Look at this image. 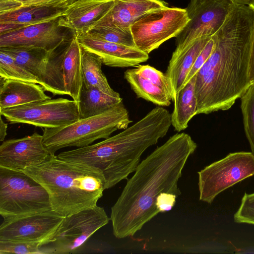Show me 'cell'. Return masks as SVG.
Listing matches in <instances>:
<instances>
[{
    "mask_svg": "<svg viewBox=\"0 0 254 254\" xmlns=\"http://www.w3.org/2000/svg\"><path fill=\"white\" fill-rule=\"evenodd\" d=\"M254 34V9L234 4L211 37L214 49L195 76L197 115L230 108L251 84L249 62Z\"/></svg>",
    "mask_w": 254,
    "mask_h": 254,
    "instance_id": "1",
    "label": "cell"
},
{
    "mask_svg": "<svg viewBox=\"0 0 254 254\" xmlns=\"http://www.w3.org/2000/svg\"><path fill=\"white\" fill-rule=\"evenodd\" d=\"M197 145L185 132L171 136L139 163L111 208L114 235L133 236L156 215V202L162 192L181 194L178 183Z\"/></svg>",
    "mask_w": 254,
    "mask_h": 254,
    "instance_id": "2",
    "label": "cell"
},
{
    "mask_svg": "<svg viewBox=\"0 0 254 254\" xmlns=\"http://www.w3.org/2000/svg\"><path fill=\"white\" fill-rule=\"evenodd\" d=\"M171 126L169 112L158 106L119 133L94 144L62 152L57 157L100 169L104 189H110L135 171L142 154L164 137Z\"/></svg>",
    "mask_w": 254,
    "mask_h": 254,
    "instance_id": "3",
    "label": "cell"
},
{
    "mask_svg": "<svg viewBox=\"0 0 254 254\" xmlns=\"http://www.w3.org/2000/svg\"><path fill=\"white\" fill-rule=\"evenodd\" d=\"M23 172L45 189L53 211L63 217L96 206L105 190L100 169L56 155Z\"/></svg>",
    "mask_w": 254,
    "mask_h": 254,
    "instance_id": "4",
    "label": "cell"
},
{
    "mask_svg": "<svg viewBox=\"0 0 254 254\" xmlns=\"http://www.w3.org/2000/svg\"><path fill=\"white\" fill-rule=\"evenodd\" d=\"M132 122L123 103L102 114L79 119L68 125L43 128V141L52 155L67 147H82L101 138L106 139L115 131L124 129Z\"/></svg>",
    "mask_w": 254,
    "mask_h": 254,
    "instance_id": "5",
    "label": "cell"
},
{
    "mask_svg": "<svg viewBox=\"0 0 254 254\" xmlns=\"http://www.w3.org/2000/svg\"><path fill=\"white\" fill-rule=\"evenodd\" d=\"M45 189L23 171L0 166V215L3 218L52 211Z\"/></svg>",
    "mask_w": 254,
    "mask_h": 254,
    "instance_id": "6",
    "label": "cell"
},
{
    "mask_svg": "<svg viewBox=\"0 0 254 254\" xmlns=\"http://www.w3.org/2000/svg\"><path fill=\"white\" fill-rule=\"evenodd\" d=\"M74 38L52 51L34 47H0V50L10 55L34 75L45 91L54 95H68L62 65L65 52Z\"/></svg>",
    "mask_w": 254,
    "mask_h": 254,
    "instance_id": "7",
    "label": "cell"
},
{
    "mask_svg": "<svg viewBox=\"0 0 254 254\" xmlns=\"http://www.w3.org/2000/svg\"><path fill=\"white\" fill-rule=\"evenodd\" d=\"M189 21L186 8L167 6L143 14L130 29L136 48L149 55L165 41L176 37Z\"/></svg>",
    "mask_w": 254,
    "mask_h": 254,
    "instance_id": "8",
    "label": "cell"
},
{
    "mask_svg": "<svg viewBox=\"0 0 254 254\" xmlns=\"http://www.w3.org/2000/svg\"><path fill=\"white\" fill-rule=\"evenodd\" d=\"M198 174L199 200L210 204L221 192L254 175V156L250 152L229 153Z\"/></svg>",
    "mask_w": 254,
    "mask_h": 254,
    "instance_id": "9",
    "label": "cell"
},
{
    "mask_svg": "<svg viewBox=\"0 0 254 254\" xmlns=\"http://www.w3.org/2000/svg\"><path fill=\"white\" fill-rule=\"evenodd\" d=\"M10 124H27L42 128L68 125L80 119L78 103L63 98L48 99L0 110Z\"/></svg>",
    "mask_w": 254,
    "mask_h": 254,
    "instance_id": "10",
    "label": "cell"
},
{
    "mask_svg": "<svg viewBox=\"0 0 254 254\" xmlns=\"http://www.w3.org/2000/svg\"><path fill=\"white\" fill-rule=\"evenodd\" d=\"M110 220L104 208L97 205L64 217L52 241L43 247L48 254L75 253Z\"/></svg>",
    "mask_w": 254,
    "mask_h": 254,
    "instance_id": "11",
    "label": "cell"
},
{
    "mask_svg": "<svg viewBox=\"0 0 254 254\" xmlns=\"http://www.w3.org/2000/svg\"><path fill=\"white\" fill-rule=\"evenodd\" d=\"M234 5L231 0H190L186 8L190 21L176 37V49L198 38L212 37L222 26Z\"/></svg>",
    "mask_w": 254,
    "mask_h": 254,
    "instance_id": "12",
    "label": "cell"
},
{
    "mask_svg": "<svg viewBox=\"0 0 254 254\" xmlns=\"http://www.w3.org/2000/svg\"><path fill=\"white\" fill-rule=\"evenodd\" d=\"M64 217L52 211L3 218L0 241L34 243L43 247L52 241Z\"/></svg>",
    "mask_w": 254,
    "mask_h": 254,
    "instance_id": "13",
    "label": "cell"
},
{
    "mask_svg": "<svg viewBox=\"0 0 254 254\" xmlns=\"http://www.w3.org/2000/svg\"><path fill=\"white\" fill-rule=\"evenodd\" d=\"M76 35L62 15L0 34V47H34L52 51Z\"/></svg>",
    "mask_w": 254,
    "mask_h": 254,
    "instance_id": "14",
    "label": "cell"
},
{
    "mask_svg": "<svg viewBox=\"0 0 254 254\" xmlns=\"http://www.w3.org/2000/svg\"><path fill=\"white\" fill-rule=\"evenodd\" d=\"M50 154L44 145L43 135H32L4 141L0 146V166L23 171L45 161Z\"/></svg>",
    "mask_w": 254,
    "mask_h": 254,
    "instance_id": "15",
    "label": "cell"
},
{
    "mask_svg": "<svg viewBox=\"0 0 254 254\" xmlns=\"http://www.w3.org/2000/svg\"><path fill=\"white\" fill-rule=\"evenodd\" d=\"M77 38L82 48L97 55L107 66H136L149 59L148 54L136 48L101 40L87 34L77 35Z\"/></svg>",
    "mask_w": 254,
    "mask_h": 254,
    "instance_id": "16",
    "label": "cell"
},
{
    "mask_svg": "<svg viewBox=\"0 0 254 254\" xmlns=\"http://www.w3.org/2000/svg\"><path fill=\"white\" fill-rule=\"evenodd\" d=\"M114 0H76L63 15L77 35L86 34L109 11Z\"/></svg>",
    "mask_w": 254,
    "mask_h": 254,
    "instance_id": "17",
    "label": "cell"
},
{
    "mask_svg": "<svg viewBox=\"0 0 254 254\" xmlns=\"http://www.w3.org/2000/svg\"><path fill=\"white\" fill-rule=\"evenodd\" d=\"M167 5L162 0H114L112 7L95 25L130 29V25L143 14Z\"/></svg>",
    "mask_w": 254,
    "mask_h": 254,
    "instance_id": "18",
    "label": "cell"
},
{
    "mask_svg": "<svg viewBox=\"0 0 254 254\" xmlns=\"http://www.w3.org/2000/svg\"><path fill=\"white\" fill-rule=\"evenodd\" d=\"M73 3L29 5L0 12V22L13 23L24 27L62 16Z\"/></svg>",
    "mask_w": 254,
    "mask_h": 254,
    "instance_id": "19",
    "label": "cell"
},
{
    "mask_svg": "<svg viewBox=\"0 0 254 254\" xmlns=\"http://www.w3.org/2000/svg\"><path fill=\"white\" fill-rule=\"evenodd\" d=\"M37 83L0 77V110L51 98Z\"/></svg>",
    "mask_w": 254,
    "mask_h": 254,
    "instance_id": "20",
    "label": "cell"
},
{
    "mask_svg": "<svg viewBox=\"0 0 254 254\" xmlns=\"http://www.w3.org/2000/svg\"><path fill=\"white\" fill-rule=\"evenodd\" d=\"M81 55V47L76 35L65 52L62 67L65 90L77 103L83 85Z\"/></svg>",
    "mask_w": 254,
    "mask_h": 254,
    "instance_id": "21",
    "label": "cell"
},
{
    "mask_svg": "<svg viewBox=\"0 0 254 254\" xmlns=\"http://www.w3.org/2000/svg\"><path fill=\"white\" fill-rule=\"evenodd\" d=\"M122 102L120 94L110 95L83 83L78 103L80 119L102 114Z\"/></svg>",
    "mask_w": 254,
    "mask_h": 254,
    "instance_id": "22",
    "label": "cell"
},
{
    "mask_svg": "<svg viewBox=\"0 0 254 254\" xmlns=\"http://www.w3.org/2000/svg\"><path fill=\"white\" fill-rule=\"evenodd\" d=\"M194 85L195 76L184 85L173 101L171 125L178 132L186 129L190 120L197 115V102Z\"/></svg>",
    "mask_w": 254,
    "mask_h": 254,
    "instance_id": "23",
    "label": "cell"
},
{
    "mask_svg": "<svg viewBox=\"0 0 254 254\" xmlns=\"http://www.w3.org/2000/svg\"><path fill=\"white\" fill-rule=\"evenodd\" d=\"M124 78L138 98L159 106H169L171 104L172 98L166 92L140 75L134 68L125 71Z\"/></svg>",
    "mask_w": 254,
    "mask_h": 254,
    "instance_id": "24",
    "label": "cell"
},
{
    "mask_svg": "<svg viewBox=\"0 0 254 254\" xmlns=\"http://www.w3.org/2000/svg\"><path fill=\"white\" fill-rule=\"evenodd\" d=\"M83 83L112 95L119 94L110 86L101 68L102 62L94 53L81 47Z\"/></svg>",
    "mask_w": 254,
    "mask_h": 254,
    "instance_id": "25",
    "label": "cell"
},
{
    "mask_svg": "<svg viewBox=\"0 0 254 254\" xmlns=\"http://www.w3.org/2000/svg\"><path fill=\"white\" fill-rule=\"evenodd\" d=\"M86 34L101 40L136 48L130 29L98 25L91 28Z\"/></svg>",
    "mask_w": 254,
    "mask_h": 254,
    "instance_id": "26",
    "label": "cell"
},
{
    "mask_svg": "<svg viewBox=\"0 0 254 254\" xmlns=\"http://www.w3.org/2000/svg\"><path fill=\"white\" fill-rule=\"evenodd\" d=\"M0 77L40 84L37 78L9 54L0 50Z\"/></svg>",
    "mask_w": 254,
    "mask_h": 254,
    "instance_id": "27",
    "label": "cell"
},
{
    "mask_svg": "<svg viewBox=\"0 0 254 254\" xmlns=\"http://www.w3.org/2000/svg\"><path fill=\"white\" fill-rule=\"evenodd\" d=\"M241 100L245 131L254 156V83L241 96Z\"/></svg>",
    "mask_w": 254,
    "mask_h": 254,
    "instance_id": "28",
    "label": "cell"
},
{
    "mask_svg": "<svg viewBox=\"0 0 254 254\" xmlns=\"http://www.w3.org/2000/svg\"><path fill=\"white\" fill-rule=\"evenodd\" d=\"M134 68L140 75L166 92L171 97L172 101L173 88L165 73L148 64H139Z\"/></svg>",
    "mask_w": 254,
    "mask_h": 254,
    "instance_id": "29",
    "label": "cell"
},
{
    "mask_svg": "<svg viewBox=\"0 0 254 254\" xmlns=\"http://www.w3.org/2000/svg\"><path fill=\"white\" fill-rule=\"evenodd\" d=\"M0 254H46L44 247L34 243L0 241Z\"/></svg>",
    "mask_w": 254,
    "mask_h": 254,
    "instance_id": "30",
    "label": "cell"
},
{
    "mask_svg": "<svg viewBox=\"0 0 254 254\" xmlns=\"http://www.w3.org/2000/svg\"><path fill=\"white\" fill-rule=\"evenodd\" d=\"M234 219L236 223L254 225V192L245 193Z\"/></svg>",
    "mask_w": 254,
    "mask_h": 254,
    "instance_id": "31",
    "label": "cell"
},
{
    "mask_svg": "<svg viewBox=\"0 0 254 254\" xmlns=\"http://www.w3.org/2000/svg\"><path fill=\"white\" fill-rule=\"evenodd\" d=\"M76 0H0V12L19 7L54 3L74 2Z\"/></svg>",
    "mask_w": 254,
    "mask_h": 254,
    "instance_id": "32",
    "label": "cell"
},
{
    "mask_svg": "<svg viewBox=\"0 0 254 254\" xmlns=\"http://www.w3.org/2000/svg\"><path fill=\"white\" fill-rule=\"evenodd\" d=\"M214 47V42L211 37L197 57L192 66L188 73L184 85L188 82L196 74L199 69L207 61L211 56Z\"/></svg>",
    "mask_w": 254,
    "mask_h": 254,
    "instance_id": "33",
    "label": "cell"
},
{
    "mask_svg": "<svg viewBox=\"0 0 254 254\" xmlns=\"http://www.w3.org/2000/svg\"><path fill=\"white\" fill-rule=\"evenodd\" d=\"M177 195L168 192H162L156 200V206L159 213L170 211L174 206Z\"/></svg>",
    "mask_w": 254,
    "mask_h": 254,
    "instance_id": "34",
    "label": "cell"
},
{
    "mask_svg": "<svg viewBox=\"0 0 254 254\" xmlns=\"http://www.w3.org/2000/svg\"><path fill=\"white\" fill-rule=\"evenodd\" d=\"M249 78L251 83H254V34L251 47L249 69Z\"/></svg>",
    "mask_w": 254,
    "mask_h": 254,
    "instance_id": "35",
    "label": "cell"
},
{
    "mask_svg": "<svg viewBox=\"0 0 254 254\" xmlns=\"http://www.w3.org/2000/svg\"><path fill=\"white\" fill-rule=\"evenodd\" d=\"M7 124L3 122L1 117L0 120V141H4L7 134Z\"/></svg>",
    "mask_w": 254,
    "mask_h": 254,
    "instance_id": "36",
    "label": "cell"
},
{
    "mask_svg": "<svg viewBox=\"0 0 254 254\" xmlns=\"http://www.w3.org/2000/svg\"><path fill=\"white\" fill-rule=\"evenodd\" d=\"M234 4L248 5L252 0H231Z\"/></svg>",
    "mask_w": 254,
    "mask_h": 254,
    "instance_id": "37",
    "label": "cell"
},
{
    "mask_svg": "<svg viewBox=\"0 0 254 254\" xmlns=\"http://www.w3.org/2000/svg\"><path fill=\"white\" fill-rule=\"evenodd\" d=\"M248 5L254 9V0H252Z\"/></svg>",
    "mask_w": 254,
    "mask_h": 254,
    "instance_id": "38",
    "label": "cell"
}]
</instances>
